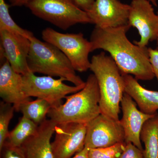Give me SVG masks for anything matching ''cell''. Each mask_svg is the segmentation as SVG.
I'll return each mask as SVG.
<instances>
[{"instance_id": "20", "label": "cell", "mask_w": 158, "mask_h": 158, "mask_svg": "<svg viewBox=\"0 0 158 158\" xmlns=\"http://www.w3.org/2000/svg\"><path fill=\"white\" fill-rule=\"evenodd\" d=\"M10 6L5 0H0V31L5 30L31 39L34 37V34L31 31L21 27L12 19L9 12Z\"/></svg>"}, {"instance_id": "8", "label": "cell", "mask_w": 158, "mask_h": 158, "mask_svg": "<svg viewBox=\"0 0 158 158\" xmlns=\"http://www.w3.org/2000/svg\"><path fill=\"white\" fill-rule=\"evenodd\" d=\"M125 142L120 120L100 114L87 125L85 147L105 148Z\"/></svg>"}, {"instance_id": "31", "label": "cell", "mask_w": 158, "mask_h": 158, "mask_svg": "<svg viewBox=\"0 0 158 158\" xmlns=\"http://www.w3.org/2000/svg\"><path fill=\"white\" fill-rule=\"evenodd\" d=\"M157 14L158 15V11L157 12Z\"/></svg>"}, {"instance_id": "21", "label": "cell", "mask_w": 158, "mask_h": 158, "mask_svg": "<svg viewBox=\"0 0 158 158\" xmlns=\"http://www.w3.org/2000/svg\"><path fill=\"white\" fill-rule=\"evenodd\" d=\"M15 109L12 104L2 101L0 103V150L8 139L9 123Z\"/></svg>"}, {"instance_id": "29", "label": "cell", "mask_w": 158, "mask_h": 158, "mask_svg": "<svg viewBox=\"0 0 158 158\" xmlns=\"http://www.w3.org/2000/svg\"><path fill=\"white\" fill-rule=\"evenodd\" d=\"M148 1H150V2L154 6H156V7L157 6V0H148Z\"/></svg>"}, {"instance_id": "27", "label": "cell", "mask_w": 158, "mask_h": 158, "mask_svg": "<svg viewBox=\"0 0 158 158\" xmlns=\"http://www.w3.org/2000/svg\"><path fill=\"white\" fill-rule=\"evenodd\" d=\"M10 6L14 7L26 6L31 0H9Z\"/></svg>"}, {"instance_id": "9", "label": "cell", "mask_w": 158, "mask_h": 158, "mask_svg": "<svg viewBox=\"0 0 158 158\" xmlns=\"http://www.w3.org/2000/svg\"><path fill=\"white\" fill-rule=\"evenodd\" d=\"M128 24L138 30L140 35L136 45L145 47L158 37V15L148 0H132L130 4Z\"/></svg>"}, {"instance_id": "6", "label": "cell", "mask_w": 158, "mask_h": 158, "mask_svg": "<svg viewBox=\"0 0 158 158\" xmlns=\"http://www.w3.org/2000/svg\"><path fill=\"white\" fill-rule=\"evenodd\" d=\"M43 39L59 49L68 58L76 71L90 69L89 55L92 52L91 43L81 33L63 34L48 27L42 32Z\"/></svg>"}, {"instance_id": "18", "label": "cell", "mask_w": 158, "mask_h": 158, "mask_svg": "<svg viewBox=\"0 0 158 158\" xmlns=\"http://www.w3.org/2000/svg\"><path fill=\"white\" fill-rule=\"evenodd\" d=\"M52 106L48 102L41 98L23 103L19 108L23 116L39 125L46 120Z\"/></svg>"}, {"instance_id": "3", "label": "cell", "mask_w": 158, "mask_h": 158, "mask_svg": "<svg viewBox=\"0 0 158 158\" xmlns=\"http://www.w3.org/2000/svg\"><path fill=\"white\" fill-rule=\"evenodd\" d=\"M65 98L64 104L51 108L48 114L56 124L76 123L87 125L101 114L99 88L94 74L88 77L84 88Z\"/></svg>"}, {"instance_id": "15", "label": "cell", "mask_w": 158, "mask_h": 158, "mask_svg": "<svg viewBox=\"0 0 158 158\" xmlns=\"http://www.w3.org/2000/svg\"><path fill=\"white\" fill-rule=\"evenodd\" d=\"M56 125L50 119L39 125L37 132L21 146L26 158H54L51 140Z\"/></svg>"}, {"instance_id": "7", "label": "cell", "mask_w": 158, "mask_h": 158, "mask_svg": "<svg viewBox=\"0 0 158 158\" xmlns=\"http://www.w3.org/2000/svg\"><path fill=\"white\" fill-rule=\"evenodd\" d=\"M22 76L23 89L26 95L44 100L52 108L59 106L65 97L80 91L85 85L70 86L64 83L66 81L63 78L56 79L49 76H37L31 71Z\"/></svg>"}, {"instance_id": "1", "label": "cell", "mask_w": 158, "mask_h": 158, "mask_svg": "<svg viewBox=\"0 0 158 158\" xmlns=\"http://www.w3.org/2000/svg\"><path fill=\"white\" fill-rule=\"evenodd\" d=\"M131 28L127 25L102 28L95 26L90 37L92 51L108 52L121 73L133 75L136 80L151 81L155 75L150 61L148 48L131 42L127 36Z\"/></svg>"}, {"instance_id": "17", "label": "cell", "mask_w": 158, "mask_h": 158, "mask_svg": "<svg viewBox=\"0 0 158 158\" xmlns=\"http://www.w3.org/2000/svg\"><path fill=\"white\" fill-rule=\"evenodd\" d=\"M140 138L144 144V158H158V113L144 123Z\"/></svg>"}, {"instance_id": "16", "label": "cell", "mask_w": 158, "mask_h": 158, "mask_svg": "<svg viewBox=\"0 0 158 158\" xmlns=\"http://www.w3.org/2000/svg\"><path fill=\"white\" fill-rule=\"evenodd\" d=\"M122 75L124 92L136 102L140 111L149 115L156 114L158 110V91L145 89L131 75L122 74Z\"/></svg>"}, {"instance_id": "24", "label": "cell", "mask_w": 158, "mask_h": 158, "mask_svg": "<svg viewBox=\"0 0 158 158\" xmlns=\"http://www.w3.org/2000/svg\"><path fill=\"white\" fill-rule=\"evenodd\" d=\"M117 158H144V157L143 151L129 142L126 144L124 150Z\"/></svg>"}, {"instance_id": "22", "label": "cell", "mask_w": 158, "mask_h": 158, "mask_svg": "<svg viewBox=\"0 0 158 158\" xmlns=\"http://www.w3.org/2000/svg\"><path fill=\"white\" fill-rule=\"evenodd\" d=\"M126 144L123 142L105 148H90L88 158H117L124 150Z\"/></svg>"}, {"instance_id": "28", "label": "cell", "mask_w": 158, "mask_h": 158, "mask_svg": "<svg viewBox=\"0 0 158 158\" xmlns=\"http://www.w3.org/2000/svg\"><path fill=\"white\" fill-rule=\"evenodd\" d=\"M89 150V148H88L85 147L82 151L75 155L74 156L71 158H88Z\"/></svg>"}, {"instance_id": "25", "label": "cell", "mask_w": 158, "mask_h": 158, "mask_svg": "<svg viewBox=\"0 0 158 158\" xmlns=\"http://www.w3.org/2000/svg\"><path fill=\"white\" fill-rule=\"evenodd\" d=\"M150 61L154 73L158 82V49L148 48Z\"/></svg>"}, {"instance_id": "4", "label": "cell", "mask_w": 158, "mask_h": 158, "mask_svg": "<svg viewBox=\"0 0 158 158\" xmlns=\"http://www.w3.org/2000/svg\"><path fill=\"white\" fill-rule=\"evenodd\" d=\"M30 40L27 62L31 72L63 78L75 86H85V82L77 74L70 61L59 49L35 36Z\"/></svg>"}, {"instance_id": "13", "label": "cell", "mask_w": 158, "mask_h": 158, "mask_svg": "<svg viewBox=\"0 0 158 158\" xmlns=\"http://www.w3.org/2000/svg\"><path fill=\"white\" fill-rule=\"evenodd\" d=\"M123 117L120 120L124 133L125 142L132 143L143 152L140 135L144 123L155 115H149L137 109L136 102L124 92L121 102Z\"/></svg>"}, {"instance_id": "2", "label": "cell", "mask_w": 158, "mask_h": 158, "mask_svg": "<svg viewBox=\"0 0 158 158\" xmlns=\"http://www.w3.org/2000/svg\"><path fill=\"white\" fill-rule=\"evenodd\" d=\"M90 69L98 83L101 114L119 120V104L125 92L121 71L113 59L103 52L92 57Z\"/></svg>"}, {"instance_id": "11", "label": "cell", "mask_w": 158, "mask_h": 158, "mask_svg": "<svg viewBox=\"0 0 158 158\" xmlns=\"http://www.w3.org/2000/svg\"><path fill=\"white\" fill-rule=\"evenodd\" d=\"M1 64L7 60L16 72L23 75L31 71L27 58L31 47L29 38L5 30L0 31Z\"/></svg>"}, {"instance_id": "12", "label": "cell", "mask_w": 158, "mask_h": 158, "mask_svg": "<svg viewBox=\"0 0 158 158\" xmlns=\"http://www.w3.org/2000/svg\"><path fill=\"white\" fill-rule=\"evenodd\" d=\"M130 5L119 0H95L87 12L92 24L102 28L128 25Z\"/></svg>"}, {"instance_id": "19", "label": "cell", "mask_w": 158, "mask_h": 158, "mask_svg": "<svg viewBox=\"0 0 158 158\" xmlns=\"http://www.w3.org/2000/svg\"><path fill=\"white\" fill-rule=\"evenodd\" d=\"M38 126L34 122L23 116L17 125L9 132L7 141L14 146L21 147L29 137L37 132Z\"/></svg>"}, {"instance_id": "23", "label": "cell", "mask_w": 158, "mask_h": 158, "mask_svg": "<svg viewBox=\"0 0 158 158\" xmlns=\"http://www.w3.org/2000/svg\"><path fill=\"white\" fill-rule=\"evenodd\" d=\"M0 152V158H26L21 147L14 146L8 141H6Z\"/></svg>"}, {"instance_id": "10", "label": "cell", "mask_w": 158, "mask_h": 158, "mask_svg": "<svg viewBox=\"0 0 158 158\" xmlns=\"http://www.w3.org/2000/svg\"><path fill=\"white\" fill-rule=\"evenodd\" d=\"M87 124L67 123L56 124L52 142L54 158H71L84 149Z\"/></svg>"}, {"instance_id": "5", "label": "cell", "mask_w": 158, "mask_h": 158, "mask_svg": "<svg viewBox=\"0 0 158 158\" xmlns=\"http://www.w3.org/2000/svg\"><path fill=\"white\" fill-rule=\"evenodd\" d=\"M26 6L35 16L64 31L77 24H92L88 13L73 0H31Z\"/></svg>"}, {"instance_id": "30", "label": "cell", "mask_w": 158, "mask_h": 158, "mask_svg": "<svg viewBox=\"0 0 158 158\" xmlns=\"http://www.w3.org/2000/svg\"><path fill=\"white\" fill-rule=\"evenodd\" d=\"M156 40H157V44L158 48V37L157 39Z\"/></svg>"}, {"instance_id": "26", "label": "cell", "mask_w": 158, "mask_h": 158, "mask_svg": "<svg viewBox=\"0 0 158 158\" xmlns=\"http://www.w3.org/2000/svg\"><path fill=\"white\" fill-rule=\"evenodd\" d=\"M95 0H73L75 4L83 11L88 12L93 6Z\"/></svg>"}, {"instance_id": "14", "label": "cell", "mask_w": 158, "mask_h": 158, "mask_svg": "<svg viewBox=\"0 0 158 158\" xmlns=\"http://www.w3.org/2000/svg\"><path fill=\"white\" fill-rule=\"evenodd\" d=\"M1 64L0 96L3 101L11 104L19 112L21 105L31 100L24 92L22 75L16 72L7 60Z\"/></svg>"}]
</instances>
